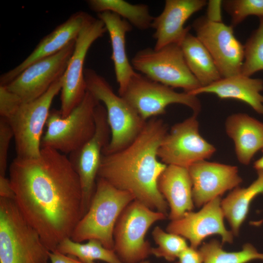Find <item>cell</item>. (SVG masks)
<instances>
[{"mask_svg":"<svg viewBox=\"0 0 263 263\" xmlns=\"http://www.w3.org/2000/svg\"><path fill=\"white\" fill-rule=\"evenodd\" d=\"M9 173L19 210L48 250L56 251L81 218L80 181L69 157L42 148L37 158H15Z\"/></svg>","mask_w":263,"mask_h":263,"instance_id":"cell-1","label":"cell"},{"mask_svg":"<svg viewBox=\"0 0 263 263\" xmlns=\"http://www.w3.org/2000/svg\"><path fill=\"white\" fill-rule=\"evenodd\" d=\"M168 132V126L162 119H149L128 146L102 154L97 177L131 193L135 200L150 209L168 215V204L157 187L158 179L167 166L158 160L157 152Z\"/></svg>","mask_w":263,"mask_h":263,"instance_id":"cell-2","label":"cell"},{"mask_svg":"<svg viewBox=\"0 0 263 263\" xmlns=\"http://www.w3.org/2000/svg\"><path fill=\"white\" fill-rule=\"evenodd\" d=\"M134 200L131 193L97 177L89 207L77 223L70 238L78 243L95 239L105 247L113 249V233L116 221L124 208Z\"/></svg>","mask_w":263,"mask_h":263,"instance_id":"cell-3","label":"cell"},{"mask_svg":"<svg viewBox=\"0 0 263 263\" xmlns=\"http://www.w3.org/2000/svg\"><path fill=\"white\" fill-rule=\"evenodd\" d=\"M50 252L15 200L0 198V263H48Z\"/></svg>","mask_w":263,"mask_h":263,"instance_id":"cell-4","label":"cell"},{"mask_svg":"<svg viewBox=\"0 0 263 263\" xmlns=\"http://www.w3.org/2000/svg\"><path fill=\"white\" fill-rule=\"evenodd\" d=\"M87 91L104 104L111 131L102 154L119 151L131 144L144 127V120L122 96L114 92L106 79L91 68H85Z\"/></svg>","mask_w":263,"mask_h":263,"instance_id":"cell-5","label":"cell"},{"mask_svg":"<svg viewBox=\"0 0 263 263\" xmlns=\"http://www.w3.org/2000/svg\"><path fill=\"white\" fill-rule=\"evenodd\" d=\"M100 102L89 91L81 102L66 116L59 111H50L41 147L64 154L77 150L93 136L95 131L94 112Z\"/></svg>","mask_w":263,"mask_h":263,"instance_id":"cell-6","label":"cell"},{"mask_svg":"<svg viewBox=\"0 0 263 263\" xmlns=\"http://www.w3.org/2000/svg\"><path fill=\"white\" fill-rule=\"evenodd\" d=\"M168 215L152 210L134 200L120 213L113 233V250L123 263H139L151 254L150 243L145 235L155 222Z\"/></svg>","mask_w":263,"mask_h":263,"instance_id":"cell-7","label":"cell"},{"mask_svg":"<svg viewBox=\"0 0 263 263\" xmlns=\"http://www.w3.org/2000/svg\"><path fill=\"white\" fill-rule=\"evenodd\" d=\"M63 76L43 94L32 101L22 102L8 119L14 133L17 157L37 158L40 154L43 128L50 113L52 102L61 91Z\"/></svg>","mask_w":263,"mask_h":263,"instance_id":"cell-8","label":"cell"},{"mask_svg":"<svg viewBox=\"0 0 263 263\" xmlns=\"http://www.w3.org/2000/svg\"><path fill=\"white\" fill-rule=\"evenodd\" d=\"M131 64L134 70L149 78L172 88L190 93L201 87L189 69L178 44L158 49H141L132 58Z\"/></svg>","mask_w":263,"mask_h":263,"instance_id":"cell-9","label":"cell"},{"mask_svg":"<svg viewBox=\"0 0 263 263\" xmlns=\"http://www.w3.org/2000/svg\"><path fill=\"white\" fill-rule=\"evenodd\" d=\"M120 96L146 121L165 113L167 107L172 104L185 105L196 115H198L201 109L200 101L196 95L185 92H177L173 88L137 72L132 76Z\"/></svg>","mask_w":263,"mask_h":263,"instance_id":"cell-10","label":"cell"},{"mask_svg":"<svg viewBox=\"0 0 263 263\" xmlns=\"http://www.w3.org/2000/svg\"><path fill=\"white\" fill-rule=\"evenodd\" d=\"M197 116L193 114L174 124L167 132L157 152L162 163L188 168L209 159L216 151L215 147L201 135Z\"/></svg>","mask_w":263,"mask_h":263,"instance_id":"cell-11","label":"cell"},{"mask_svg":"<svg viewBox=\"0 0 263 263\" xmlns=\"http://www.w3.org/2000/svg\"><path fill=\"white\" fill-rule=\"evenodd\" d=\"M107 32L101 19L91 16L76 38L63 75L59 111L62 117L68 115L83 99L87 92L84 68L86 55L93 43Z\"/></svg>","mask_w":263,"mask_h":263,"instance_id":"cell-12","label":"cell"},{"mask_svg":"<svg viewBox=\"0 0 263 263\" xmlns=\"http://www.w3.org/2000/svg\"><path fill=\"white\" fill-rule=\"evenodd\" d=\"M94 116L95 131L93 136L69 156L80 181L82 197L81 218L89 207L95 190L102 151L111 138L106 111L100 103L95 108Z\"/></svg>","mask_w":263,"mask_h":263,"instance_id":"cell-13","label":"cell"},{"mask_svg":"<svg viewBox=\"0 0 263 263\" xmlns=\"http://www.w3.org/2000/svg\"><path fill=\"white\" fill-rule=\"evenodd\" d=\"M191 27L211 55L222 78L241 74L244 47L235 37L231 25L211 22L201 16Z\"/></svg>","mask_w":263,"mask_h":263,"instance_id":"cell-14","label":"cell"},{"mask_svg":"<svg viewBox=\"0 0 263 263\" xmlns=\"http://www.w3.org/2000/svg\"><path fill=\"white\" fill-rule=\"evenodd\" d=\"M75 40L58 53L32 64L5 86L24 102L39 97L63 75L74 51Z\"/></svg>","mask_w":263,"mask_h":263,"instance_id":"cell-15","label":"cell"},{"mask_svg":"<svg viewBox=\"0 0 263 263\" xmlns=\"http://www.w3.org/2000/svg\"><path fill=\"white\" fill-rule=\"evenodd\" d=\"M221 200V197H217L203 206L198 212H186L182 218L171 221L166 231L188 239L190 246L195 248L212 235H220L223 243H232L234 235L225 226Z\"/></svg>","mask_w":263,"mask_h":263,"instance_id":"cell-16","label":"cell"},{"mask_svg":"<svg viewBox=\"0 0 263 263\" xmlns=\"http://www.w3.org/2000/svg\"><path fill=\"white\" fill-rule=\"evenodd\" d=\"M194 205L200 207L242 182L236 166L203 160L188 168Z\"/></svg>","mask_w":263,"mask_h":263,"instance_id":"cell-17","label":"cell"},{"mask_svg":"<svg viewBox=\"0 0 263 263\" xmlns=\"http://www.w3.org/2000/svg\"><path fill=\"white\" fill-rule=\"evenodd\" d=\"M91 16L83 11H78L72 14L44 37L20 64L2 74L0 77V85H7L32 64L58 53L75 40Z\"/></svg>","mask_w":263,"mask_h":263,"instance_id":"cell-18","label":"cell"},{"mask_svg":"<svg viewBox=\"0 0 263 263\" xmlns=\"http://www.w3.org/2000/svg\"><path fill=\"white\" fill-rule=\"evenodd\" d=\"M205 0H166L161 13L154 17L151 28L154 29V47L160 49L170 44L180 45L191 29L185 27L186 21L195 13L207 5Z\"/></svg>","mask_w":263,"mask_h":263,"instance_id":"cell-19","label":"cell"},{"mask_svg":"<svg viewBox=\"0 0 263 263\" xmlns=\"http://www.w3.org/2000/svg\"><path fill=\"white\" fill-rule=\"evenodd\" d=\"M157 187L169 207L171 221L193 209L192 183L188 168L167 165L158 179Z\"/></svg>","mask_w":263,"mask_h":263,"instance_id":"cell-20","label":"cell"},{"mask_svg":"<svg viewBox=\"0 0 263 263\" xmlns=\"http://www.w3.org/2000/svg\"><path fill=\"white\" fill-rule=\"evenodd\" d=\"M227 135L233 141L239 162L248 165L255 154L263 149V122L244 113L229 115L225 120Z\"/></svg>","mask_w":263,"mask_h":263,"instance_id":"cell-21","label":"cell"},{"mask_svg":"<svg viewBox=\"0 0 263 263\" xmlns=\"http://www.w3.org/2000/svg\"><path fill=\"white\" fill-rule=\"evenodd\" d=\"M263 79L253 78L241 74L220 80L201 87L189 93L197 95L203 93L215 94L221 99H234L243 101L256 113L263 114Z\"/></svg>","mask_w":263,"mask_h":263,"instance_id":"cell-22","label":"cell"},{"mask_svg":"<svg viewBox=\"0 0 263 263\" xmlns=\"http://www.w3.org/2000/svg\"><path fill=\"white\" fill-rule=\"evenodd\" d=\"M97 16L104 23L110 36L112 48L111 59L118 84V95H121L136 73L126 51V35L132 31V26L126 20L110 11L98 13Z\"/></svg>","mask_w":263,"mask_h":263,"instance_id":"cell-23","label":"cell"},{"mask_svg":"<svg viewBox=\"0 0 263 263\" xmlns=\"http://www.w3.org/2000/svg\"><path fill=\"white\" fill-rule=\"evenodd\" d=\"M180 46L189 69L201 87L209 85L222 78L211 55L196 36L189 32Z\"/></svg>","mask_w":263,"mask_h":263,"instance_id":"cell-24","label":"cell"},{"mask_svg":"<svg viewBox=\"0 0 263 263\" xmlns=\"http://www.w3.org/2000/svg\"><path fill=\"white\" fill-rule=\"evenodd\" d=\"M257 178L249 186L233 189L221 200V207L234 235L237 236L248 213L253 200L263 194V169L258 170Z\"/></svg>","mask_w":263,"mask_h":263,"instance_id":"cell-25","label":"cell"},{"mask_svg":"<svg viewBox=\"0 0 263 263\" xmlns=\"http://www.w3.org/2000/svg\"><path fill=\"white\" fill-rule=\"evenodd\" d=\"M87 2L92 10L98 13L113 12L139 30L151 28L154 17L146 4H132L123 0H89Z\"/></svg>","mask_w":263,"mask_h":263,"instance_id":"cell-26","label":"cell"},{"mask_svg":"<svg viewBox=\"0 0 263 263\" xmlns=\"http://www.w3.org/2000/svg\"><path fill=\"white\" fill-rule=\"evenodd\" d=\"M85 244L76 242L70 238L62 240L56 250L61 253L76 257L83 263H95L100 260L107 263H123L113 249L105 247L95 239H91Z\"/></svg>","mask_w":263,"mask_h":263,"instance_id":"cell-27","label":"cell"},{"mask_svg":"<svg viewBox=\"0 0 263 263\" xmlns=\"http://www.w3.org/2000/svg\"><path fill=\"white\" fill-rule=\"evenodd\" d=\"M199 250L203 263H247L254 260H263V253L249 243L244 244L240 251L227 252L218 240L212 239L203 243Z\"/></svg>","mask_w":263,"mask_h":263,"instance_id":"cell-28","label":"cell"},{"mask_svg":"<svg viewBox=\"0 0 263 263\" xmlns=\"http://www.w3.org/2000/svg\"><path fill=\"white\" fill-rule=\"evenodd\" d=\"M244 47V58L241 74L250 77L263 70V17L259 24L246 40Z\"/></svg>","mask_w":263,"mask_h":263,"instance_id":"cell-29","label":"cell"},{"mask_svg":"<svg viewBox=\"0 0 263 263\" xmlns=\"http://www.w3.org/2000/svg\"><path fill=\"white\" fill-rule=\"evenodd\" d=\"M152 236L157 246L152 247L151 254L157 258H163L168 262L174 261L188 246L185 238L166 232L158 226L153 229Z\"/></svg>","mask_w":263,"mask_h":263,"instance_id":"cell-30","label":"cell"},{"mask_svg":"<svg viewBox=\"0 0 263 263\" xmlns=\"http://www.w3.org/2000/svg\"><path fill=\"white\" fill-rule=\"evenodd\" d=\"M223 7L230 15L233 28L248 16L263 17V0H225Z\"/></svg>","mask_w":263,"mask_h":263,"instance_id":"cell-31","label":"cell"},{"mask_svg":"<svg viewBox=\"0 0 263 263\" xmlns=\"http://www.w3.org/2000/svg\"><path fill=\"white\" fill-rule=\"evenodd\" d=\"M14 137L12 129L5 118H0V175L5 176L9 145Z\"/></svg>","mask_w":263,"mask_h":263,"instance_id":"cell-32","label":"cell"},{"mask_svg":"<svg viewBox=\"0 0 263 263\" xmlns=\"http://www.w3.org/2000/svg\"><path fill=\"white\" fill-rule=\"evenodd\" d=\"M22 102L16 94L8 90L5 86L0 85V117L9 118Z\"/></svg>","mask_w":263,"mask_h":263,"instance_id":"cell-33","label":"cell"},{"mask_svg":"<svg viewBox=\"0 0 263 263\" xmlns=\"http://www.w3.org/2000/svg\"><path fill=\"white\" fill-rule=\"evenodd\" d=\"M206 17L209 21L216 23L222 22V7L223 0H210L207 2Z\"/></svg>","mask_w":263,"mask_h":263,"instance_id":"cell-34","label":"cell"},{"mask_svg":"<svg viewBox=\"0 0 263 263\" xmlns=\"http://www.w3.org/2000/svg\"><path fill=\"white\" fill-rule=\"evenodd\" d=\"M178 263H203V257L200 250L188 246L178 257Z\"/></svg>","mask_w":263,"mask_h":263,"instance_id":"cell-35","label":"cell"},{"mask_svg":"<svg viewBox=\"0 0 263 263\" xmlns=\"http://www.w3.org/2000/svg\"><path fill=\"white\" fill-rule=\"evenodd\" d=\"M0 198L15 199L10 181L5 176L0 175Z\"/></svg>","mask_w":263,"mask_h":263,"instance_id":"cell-36","label":"cell"},{"mask_svg":"<svg viewBox=\"0 0 263 263\" xmlns=\"http://www.w3.org/2000/svg\"><path fill=\"white\" fill-rule=\"evenodd\" d=\"M49 259L51 263H83L78 259L61 253L57 250L50 252Z\"/></svg>","mask_w":263,"mask_h":263,"instance_id":"cell-37","label":"cell"},{"mask_svg":"<svg viewBox=\"0 0 263 263\" xmlns=\"http://www.w3.org/2000/svg\"><path fill=\"white\" fill-rule=\"evenodd\" d=\"M262 150L263 153V149ZM253 167L256 170L263 169V154L261 157L254 162Z\"/></svg>","mask_w":263,"mask_h":263,"instance_id":"cell-38","label":"cell"},{"mask_svg":"<svg viewBox=\"0 0 263 263\" xmlns=\"http://www.w3.org/2000/svg\"><path fill=\"white\" fill-rule=\"evenodd\" d=\"M139 263H150V262L149 261H147V260H145V261H142Z\"/></svg>","mask_w":263,"mask_h":263,"instance_id":"cell-39","label":"cell"}]
</instances>
